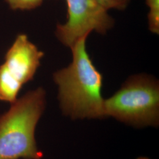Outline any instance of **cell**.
I'll return each instance as SVG.
<instances>
[{
	"label": "cell",
	"instance_id": "1",
	"mask_svg": "<svg viewBox=\"0 0 159 159\" xmlns=\"http://www.w3.org/2000/svg\"><path fill=\"white\" fill-rule=\"evenodd\" d=\"M84 36L71 47L72 61L53 74L63 113L71 119L106 117L102 94V76L93 64L86 48Z\"/></svg>",
	"mask_w": 159,
	"mask_h": 159
},
{
	"label": "cell",
	"instance_id": "2",
	"mask_svg": "<svg viewBox=\"0 0 159 159\" xmlns=\"http://www.w3.org/2000/svg\"><path fill=\"white\" fill-rule=\"evenodd\" d=\"M46 104V91L39 87L17 98L0 116V159H43L35 131Z\"/></svg>",
	"mask_w": 159,
	"mask_h": 159
},
{
	"label": "cell",
	"instance_id": "3",
	"mask_svg": "<svg viewBox=\"0 0 159 159\" xmlns=\"http://www.w3.org/2000/svg\"><path fill=\"white\" fill-rule=\"evenodd\" d=\"M106 117L137 127L159 123V83L147 74L127 79L118 91L104 100Z\"/></svg>",
	"mask_w": 159,
	"mask_h": 159
},
{
	"label": "cell",
	"instance_id": "4",
	"mask_svg": "<svg viewBox=\"0 0 159 159\" xmlns=\"http://www.w3.org/2000/svg\"><path fill=\"white\" fill-rule=\"evenodd\" d=\"M67 20L57 24L56 35L63 45L71 47L80 39L92 31L106 34L114 25V20L95 0H66Z\"/></svg>",
	"mask_w": 159,
	"mask_h": 159
},
{
	"label": "cell",
	"instance_id": "5",
	"mask_svg": "<svg viewBox=\"0 0 159 159\" xmlns=\"http://www.w3.org/2000/svg\"><path fill=\"white\" fill-rule=\"evenodd\" d=\"M43 56L44 53L25 34H19L7 52L2 64L12 78L23 86L33 80Z\"/></svg>",
	"mask_w": 159,
	"mask_h": 159
},
{
	"label": "cell",
	"instance_id": "6",
	"mask_svg": "<svg viewBox=\"0 0 159 159\" xmlns=\"http://www.w3.org/2000/svg\"><path fill=\"white\" fill-rule=\"evenodd\" d=\"M23 86L12 78L3 64L0 66V100L12 103Z\"/></svg>",
	"mask_w": 159,
	"mask_h": 159
},
{
	"label": "cell",
	"instance_id": "7",
	"mask_svg": "<svg viewBox=\"0 0 159 159\" xmlns=\"http://www.w3.org/2000/svg\"><path fill=\"white\" fill-rule=\"evenodd\" d=\"M149 8L148 20V29L154 34H159V0H146Z\"/></svg>",
	"mask_w": 159,
	"mask_h": 159
},
{
	"label": "cell",
	"instance_id": "8",
	"mask_svg": "<svg viewBox=\"0 0 159 159\" xmlns=\"http://www.w3.org/2000/svg\"><path fill=\"white\" fill-rule=\"evenodd\" d=\"M43 0H6L13 10H30L41 5Z\"/></svg>",
	"mask_w": 159,
	"mask_h": 159
},
{
	"label": "cell",
	"instance_id": "9",
	"mask_svg": "<svg viewBox=\"0 0 159 159\" xmlns=\"http://www.w3.org/2000/svg\"><path fill=\"white\" fill-rule=\"evenodd\" d=\"M107 10L116 9L123 10L129 5L130 0H95Z\"/></svg>",
	"mask_w": 159,
	"mask_h": 159
},
{
	"label": "cell",
	"instance_id": "10",
	"mask_svg": "<svg viewBox=\"0 0 159 159\" xmlns=\"http://www.w3.org/2000/svg\"><path fill=\"white\" fill-rule=\"evenodd\" d=\"M137 159H149L148 158H147V157H139V158H137Z\"/></svg>",
	"mask_w": 159,
	"mask_h": 159
}]
</instances>
